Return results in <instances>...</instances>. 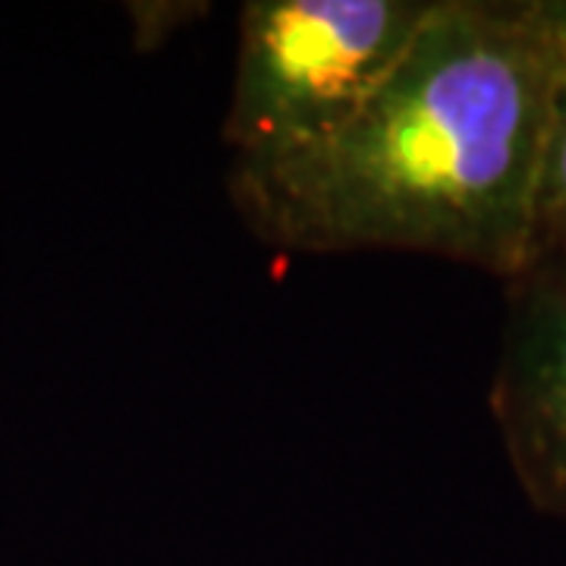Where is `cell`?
I'll return each instance as SVG.
<instances>
[{"instance_id":"obj_4","label":"cell","mask_w":566,"mask_h":566,"mask_svg":"<svg viewBox=\"0 0 566 566\" xmlns=\"http://www.w3.org/2000/svg\"><path fill=\"white\" fill-rule=\"evenodd\" d=\"M535 255H566V73L560 80L538 189Z\"/></svg>"},{"instance_id":"obj_3","label":"cell","mask_w":566,"mask_h":566,"mask_svg":"<svg viewBox=\"0 0 566 566\" xmlns=\"http://www.w3.org/2000/svg\"><path fill=\"white\" fill-rule=\"evenodd\" d=\"M488 403L526 501L566 523V255H535L506 281Z\"/></svg>"},{"instance_id":"obj_1","label":"cell","mask_w":566,"mask_h":566,"mask_svg":"<svg viewBox=\"0 0 566 566\" xmlns=\"http://www.w3.org/2000/svg\"><path fill=\"white\" fill-rule=\"evenodd\" d=\"M566 73V0H434L412 44L327 139L230 161L240 221L283 252H406L516 277Z\"/></svg>"},{"instance_id":"obj_2","label":"cell","mask_w":566,"mask_h":566,"mask_svg":"<svg viewBox=\"0 0 566 566\" xmlns=\"http://www.w3.org/2000/svg\"><path fill=\"white\" fill-rule=\"evenodd\" d=\"M434 0H249L221 139L268 161L334 136L385 82Z\"/></svg>"}]
</instances>
